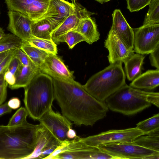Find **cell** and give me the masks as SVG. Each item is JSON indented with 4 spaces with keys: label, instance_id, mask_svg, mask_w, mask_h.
I'll use <instances>...</instances> for the list:
<instances>
[{
    "label": "cell",
    "instance_id": "6da1fadb",
    "mask_svg": "<svg viewBox=\"0 0 159 159\" xmlns=\"http://www.w3.org/2000/svg\"><path fill=\"white\" fill-rule=\"evenodd\" d=\"M55 99L64 116L76 125L92 126L106 115L108 108L75 81L52 78Z\"/></svg>",
    "mask_w": 159,
    "mask_h": 159
},
{
    "label": "cell",
    "instance_id": "7a4b0ae2",
    "mask_svg": "<svg viewBox=\"0 0 159 159\" xmlns=\"http://www.w3.org/2000/svg\"><path fill=\"white\" fill-rule=\"evenodd\" d=\"M42 125L27 120L15 126L0 125V159H25L35 150Z\"/></svg>",
    "mask_w": 159,
    "mask_h": 159
},
{
    "label": "cell",
    "instance_id": "3957f363",
    "mask_svg": "<svg viewBox=\"0 0 159 159\" xmlns=\"http://www.w3.org/2000/svg\"><path fill=\"white\" fill-rule=\"evenodd\" d=\"M105 102L111 111L131 115L150 107L152 104L159 107V93L142 90L125 84Z\"/></svg>",
    "mask_w": 159,
    "mask_h": 159
},
{
    "label": "cell",
    "instance_id": "277c9868",
    "mask_svg": "<svg viewBox=\"0 0 159 159\" xmlns=\"http://www.w3.org/2000/svg\"><path fill=\"white\" fill-rule=\"evenodd\" d=\"M24 89L25 107L31 118L38 120L52 108L55 99L53 79L40 72Z\"/></svg>",
    "mask_w": 159,
    "mask_h": 159
},
{
    "label": "cell",
    "instance_id": "5b68a950",
    "mask_svg": "<svg viewBox=\"0 0 159 159\" xmlns=\"http://www.w3.org/2000/svg\"><path fill=\"white\" fill-rule=\"evenodd\" d=\"M122 63L110 64L103 70L91 76L83 86L98 100L106 99L125 84V75Z\"/></svg>",
    "mask_w": 159,
    "mask_h": 159
},
{
    "label": "cell",
    "instance_id": "8992f818",
    "mask_svg": "<svg viewBox=\"0 0 159 159\" xmlns=\"http://www.w3.org/2000/svg\"><path fill=\"white\" fill-rule=\"evenodd\" d=\"M67 141L66 150L57 156L54 159H116L98 147L86 144L79 136H77L73 139Z\"/></svg>",
    "mask_w": 159,
    "mask_h": 159
},
{
    "label": "cell",
    "instance_id": "52a82bcc",
    "mask_svg": "<svg viewBox=\"0 0 159 159\" xmlns=\"http://www.w3.org/2000/svg\"><path fill=\"white\" fill-rule=\"evenodd\" d=\"M148 133L136 127L120 130H111L98 134L82 138L86 144L93 146L115 143H132L137 137Z\"/></svg>",
    "mask_w": 159,
    "mask_h": 159
},
{
    "label": "cell",
    "instance_id": "ba28073f",
    "mask_svg": "<svg viewBox=\"0 0 159 159\" xmlns=\"http://www.w3.org/2000/svg\"><path fill=\"white\" fill-rule=\"evenodd\" d=\"M133 30V49L137 53L150 54L159 45V24L143 25Z\"/></svg>",
    "mask_w": 159,
    "mask_h": 159
},
{
    "label": "cell",
    "instance_id": "9c48e42d",
    "mask_svg": "<svg viewBox=\"0 0 159 159\" xmlns=\"http://www.w3.org/2000/svg\"><path fill=\"white\" fill-rule=\"evenodd\" d=\"M97 147L117 159H142L151 155L159 154V152L146 148L133 142L111 143Z\"/></svg>",
    "mask_w": 159,
    "mask_h": 159
},
{
    "label": "cell",
    "instance_id": "30bf717a",
    "mask_svg": "<svg viewBox=\"0 0 159 159\" xmlns=\"http://www.w3.org/2000/svg\"><path fill=\"white\" fill-rule=\"evenodd\" d=\"M38 120L61 142L70 140L67 137V133L68 130L72 128L73 124L63 115L55 112L51 108Z\"/></svg>",
    "mask_w": 159,
    "mask_h": 159
},
{
    "label": "cell",
    "instance_id": "8fae6325",
    "mask_svg": "<svg viewBox=\"0 0 159 159\" xmlns=\"http://www.w3.org/2000/svg\"><path fill=\"white\" fill-rule=\"evenodd\" d=\"M49 0H5L9 10L20 12L32 21L40 18L46 12Z\"/></svg>",
    "mask_w": 159,
    "mask_h": 159
},
{
    "label": "cell",
    "instance_id": "7c38bea8",
    "mask_svg": "<svg viewBox=\"0 0 159 159\" xmlns=\"http://www.w3.org/2000/svg\"><path fill=\"white\" fill-rule=\"evenodd\" d=\"M74 11L73 2L70 3L65 0H49L46 12L39 19L47 20L54 30Z\"/></svg>",
    "mask_w": 159,
    "mask_h": 159
},
{
    "label": "cell",
    "instance_id": "4fadbf2b",
    "mask_svg": "<svg viewBox=\"0 0 159 159\" xmlns=\"http://www.w3.org/2000/svg\"><path fill=\"white\" fill-rule=\"evenodd\" d=\"M75 11L52 32V40L56 44H59L61 37L68 32L74 30L82 19L90 17L93 13L75 1L73 2Z\"/></svg>",
    "mask_w": 159,
    "mask_h": 159
},
{
    "label": "cell",
    "instance_id": "5bb4252c",
    "mask_svg": "<svg viewBox=\"0 0 159 159\" xmlns=\"http://www.w3.org/2000/svg\"><path fill=\"white\" fill-rule=\"evenodd\" d=\"M61 143L43 125L39 130L35 150L25 159H44L52 153Z\"/></svg>",
    "mask_w": 159,
    "mask_h": 159
},
{
    "label": "cell",
    "instance_id": "9a60e30c",
    "mask_svg": "<svg viewBox=\"0 0 159 159\" xmlns=\"http://www.w3.org/2000/svg\"><path fill=\"white\" fill-rule=\"evenodd\" d=\"M41 72L52 78L70 81L74 80L73 72L70 71L57 55L49 53L39 67Z\"/></svg>",
    "mask_w": 159,
    "mask_h": 159
},
{
    "label": "cell",
    "instance_id": "2e32d148",
    "mask_svg": "<svg viewBox=\"0 0 159 159\" xmlns=\"http://www.w3.org/2000/svg\"><path fill=\"white\" fill-rule=\"evenodd\" d=\"M104 46L109 52L107 57L110 64L117 62L122 63L134 52V50L128 49L111 30L104 42Z\"/></svg>",
    "mask_w": 159,
    "mask_h": 159
},
{
    "label": "cell",
    "instance_id": "e0dca14e",
    "mask_svg": "<svg viewBox=\"0 0 159 159\" xmlns=\"http://www.w3.org/2000/svg\"><path fill=\"white\" fill-rule=\"evenodd\" d=\"M9 22L7 27L11 32L23 41H26L33 35L32 33V21L26 16L15 11L7 12Z\"/></svg>",
    "mask_w": 159,
    "mask_h": 159
},
{
    "label": "cell",
    "instance_id": "ac0fdd59",
    "mask_svg": "<svg viewBox=\"0 0 159 159\" xmlns=\"http://www.w3.org/2000/svg\"><path fill=\"white\" fill-rule=\"evenodd\" d=\"M112 24L111 29L129 49L134 48V33L120 9H115L112 15Z\"/></svg>",
    "mask_w": 159,
    "mask_h": 159
},
{
    "label": "cell",
    "instance_id": "d6986e66",
    "mask_svg": "<svg viewBox=\"0 0 159 159\" xmlns=\"http://www.w3.org/2000/svg\"><path fill=\"white\" fill-rule=\"evenodd\" d=\"M40 72L39 67L35 65L24 66L21 64L14 74L16 79L15 84L9 87L13 90L24 88Z\"/></svg>",
    "mask_w": 159,
    "mask_h": 159
},
{
    "label": "cell",
    "instance_id": "ffe728a7",
    "mask_svg": "<svg viewBox=\"0 0 159 159\" xmlns=\"http://www.w3.org/2000/svg\"><path fill=\"white\" fill-rule=\"evenodd\" d=\"M159 85V70H148L141 74L130 83L129 85L135 89L152 90Z\"/></svg>",
    "mask_w": 159,
    "mask_h": 159
},
{
    "label": "cell",
    "instance_id": "44dd1931",
    "mask_svg": "<svg viewBox=\"0 0 159 159\" xmlns=\"http://www.w3.org/2000/svg\"><path fill=\"white\" fill-rule=\"evenodd\" d=\"M81 34L86 39V42L89 44L97 41L100 38L95 21L90 17L83 18L74 30Z\"/></svg>",
    "mask_w": 159,
    "mask_h": 159
},
{
    "label": "cell",
    "instance_id": "7402d4cb",
    "mask_svg": "<svg viewBox=\"0 0 159 159\" xmlns=\"http://www.w3.org/2000/svg\"><path fill=\"white\" fill-rule=\"evenodd\" d=\"M145 57L144 55L134 53L123 62L129 80L133 81L141 74Z\"/></svg>",
    "mask_w": 159,
    "mask_h": 159
},
{
    "label": "cell",
    "instance_id": "603a6c76",
    "mask_svg": "<svg viewBox=\"0 0 159 159\" xmlns=\"http://www.w3.org/2000/svg\"><path fill=\"white\" fill-rule=\"evenodd\" d=\"M31 29L33 36L39 38L52 40L51 35L54 29L46 19H40L32 21Z\"/></svg>",
    "mask_w": 159,
    "mask_h": 159
},
{
    "label": "cell",
    "instance_id": "cb8c5ba5",
    "mask_svg": "<svg viewBox=\"0 0 159 159\" xmlns=\"http://www.w3.org/2000/svg\"><path fill=\"white\" fill-rule=\"evenodd\" d=\"M146 135L137 137L133 143L146 148L159 152V128L148 133Z\"/></svg>",
    "mask_w": 159,
    "mask_h": 159
},
{
    "label": "cell",
    "instance_id": "d4e9b609",
    "mask_svg": "<svg viewBox=\"0 0 159 159\" xmlns=\"http://www.w3.org/2000/svg\"><path fill=\"white\" fill-rule=\"evenodd\" d=\"M23 42V44L34 47L48 53L55 55L57 53V44L52 40L39 38L33 36L26 41Z\"/></svg>",
    "mask_w": 159,
    "mask_h": 159
},
{
    "label": "cell",
    "instance_id": "484cf974",
    "mask_svg": "<svg viewBox=\"0 0 159 159\" xmlns=\"http://www.w3.org/2000/svg\"><path fill=\"white\" fill-rule=\"evenodd\" d=\"M20 48L27 55L35 65L39 67L49 53L42 49L23 43Z\"/></svg>",
    "mask_w": 159,
    "mask_h": 159
},
{
    "label": "cell",
    "instance_id": "4316f807",
    "mask_svg": "<svg viewBox=\"0 0 159 159\" xmlns=\"http://www.w3.org/2000/svg\"><path fill=\"white\" fill-rule=\"evenodd\" d=\"M21 39L12 34H6L0 40V53L11 49L19 48L23 44Z\"/></svg>",
    "mask_w": 159,
    "mask_h": 159
},
{
    "label": "cell",
    "instance_id": "83f0119b",
    "mask_svg": "<svg viewBox=\"0 0 159 159\" xmlns=\"http://www.w3.org/2000/svg\"><path fill=\"white\" fill-rule=\"evenodd\" d=\"M148 5L149 8L145 16L143 25L159 24V0H152Z\"/></svg>",
    "mask_w": 159,
    "mask_h": 159
},
{
    "label": "cell",
    "instance_id": "f1b7e54d",
    "mask_svg": "<svg viewBox=\"0 0 159 159\" xmlns=\"http://www.w3.org/2000/svg\"><path fill=\"white\" fill-rule=\"evenodd\" d=\"M136 127L139 130L148 133L159 128V113L140 121L136 124Z\"/></svg>",
    "mask_w": 159,
    "mask_h": 159
},
{
    "label": "cell",
    "instance_id": "f546056e",
    "mask_svg": "<svg viewBox=\"0 0 159 159\" xmlns=\"http://www.w3.org/2000/svg\"><path fill=\"white\" fill-rule=\"evenodd\" d=\"M84 41L86 42V39L81 34L72 30L64 34L60 39V42L66 43L69 48L71 49L77 44Z\"/></svg>",
    "mask_w": 159,
    "mask_h": 159
},
{
    "label": "cell",
    "instance_id": "4dcf8cb0",
    "mask_svg": "<svg viewBox=\"0 0 159 159\" xmlns=\"http://www.w3.org/2000/svg\"><path fill=\"white\" fill-rule=\"evenodd\" d=\"M29 114L25 108L21 107L12 116L7 125L13 126L20 125L26 120Z\"/></svg>",
    "mask_w": 159,
    "mask_h": 159
},
{
    "label": "cell",
    "instance_id": "1f68e13d",
    "mask_svg": "<svg viewBox=\"0 0 159 159\" xmlns=\"http://www.w3.org/2000/svg\"><path fill=\"white\" fill-rule=\"evenodd\" d=\"M152 0H126L127 8L130 12L138 11L148 5Z\"/></svg>",
    "mask_w": 159,
    "mask_h": 159
},
{
    "label": "cell",
    "instance_id": "d6a6232c",
    "mask_svg": "<svg viewBox=\"0 0 159 159\" xmlns=\"http://www.w3.org/2000/svg\"><path fill=\"white\" fill-rule=\"evenodd\" d=\"M6 71L0 74V106L5 101L7 95V88L8 84L4 79Z\"/></svg>",
    "mask_w": 159,
    "mask_h": 159
},
{
    "label": "cell",
    "instance_id": "836d02e7",
    "mask_svg": "<svg viewBox=\"0 0 159 159\" xmlns=\"http://www.w3.org/2000/svg\"><path fill=\"white\" fill-rule=\"evenodd\" d=\"M17 48L12 49L9 51L7 56L0 64V74L7 70L9 64L15 54Z\"/></svg>",
    "mask_w": 159,
    "mask_h": 159
},
{
    "label": "cell",
    "instance_id": "e575fe53",
    "mask_svg": "<svg viewBox=\"0 0 159 159\" xmlns=\"http://www.w3.org/2000/svg\"><path fill=\"white\" fill-rule=\"evenodd\" d=\"M15 55L22 65L24 66L35 65L27 55L20 48L17 49Z\"/></svg>",
    "mask_w": 159,
    "mask_h": 159
},
{
    "label": "cell",
    "instance_id": "d590c367",
    "mask_svg": "<svg viewBox=\"0 0 159 159\" xmlns=\"http://www.w3.org/2000/svg\"><path fill=\"white\" fill-rule=\"evenodd\" d=\"M150 54L149 59L151 65L159 70V45Z\"/></svg>",
    "mask_w": 159,
    "mask_h": 159
},
{
    "label": "cell",
    "instance_id": "8d00e7d4",
    "mask_svg": "<svg viewBox=\"0 0 159 159\" xmlns=\"http://www.w3.org/2000/svg\"><path fill=\"white\" fill-rule=\"evenodd\" d=\"M21 64V63L15 54L9 64L7 70H9L14 75L17 70Z\"/></svg>",
    "mask_w": 159,
    "mask_h": 159
},
{
    "label": "cell",
    "instance_id": "74e56055",
    "mask_svg": "<svg viewBox=\"0 0 159 159\" xmlns=\"http://www.w3.org/2000/svg\"><path fill=\"white\" fill-rule=\"evenodd\" d=\"M4 79L9 86L14 84L16 82V79L15 75L8 70H7L4 74Z\"/></svg>",
    "mask_w": 159,
    "mask_h": 159
},
{
    "label": "cell",
    "instance_id": "f35d334b",
    "mask_svg": "<svg viewBox=\"0 0 159 159\" xmlns=\"http://www.w3.org/2000/svg\"><path fill=\"white\" fill-rule=\"evenodd\" d=\"M8 106L11 108L15 109L19 108L20 105V101L17 98H13L7 102Z\"/></svg>",
    "mask_w": 159,
    "mask_h": 159
},
{
    "label": "cell",
    "instance_id": "ab89813d",
    "mask_svg": "<svg viewBox=\"0 0 159 159\" xmlns=\"http://www.w3.org/2000/svg\"><path fill=\"white\" fill-rule=\"evenodd\" d=\"M12 109L8 106L7 102L2 104L0 106V116L5 113L11 112Z\"/></svg>",
    "mask_w": 159,
    "mask_h": 159
},
{
    "label": "cell",
    "instance_id": "60d3db41",
    "mask_svg": "<svg viewBox=\"0 0 159 159\" xmlns=\"http://www.w3.org/2000/svg\"><path fill=\"white\" fill-rule=\"evenodd\" d=\"M67 136L69 139H73L77 136L76 132L74 130L71 128L68 130Z\"/></svg>",
    "mask_w": 159,
    "mask_h": 159
},
{
    "label": "cell",
    "instance_id": "b9f144b4",
    "mask_svg": "<svg viewBox=\"0 0 159 159\" xmlns=\"http://www.w3.org/2000/svg\"><path fill=\"white\" fill-rule=\"evenodd\" d=\"M9 51H5L0 53V64L7 56Z\"/></svg>",
    "mask_w": 159,
    "mask_h": 159
},
{
    "label": "cell",
    "instance_id": "7bdbcfd3",
    "mask_svg": "<svg viewBox=\"0 0 159 159\" xmlns=\"http://www.w3.org/2000/svg\"><path fill=\"white\" fill-rule=\"evenodd\" d=\"M5 34L2 28L0 27V40L4 36Z\"/></svg>",
    "mask_w": 159,
    "mask_h": 159
},
{
    "label": "cell",
    "instance_id": "ee69618b",
    "mask_svg": "<svg viewBox=\"0 0 159 159\" xmlns=\"http://www.w3.org/2000/svg\"><path fill=\"white\" fill-rule=\"evenodd\" d=\"M95 0L98 2H99L101 4H102L104 2H107L108 1H111V0Z\"/></svg>",
    "mask_w": 159,
    "mask_h": 159
},
{
    "label": "cell",
    "instance_id": "f6af8a7d",
    "mask_svg": "<svg viewBox=\"0 0 159 159\" xmlns=\"http://www.w3.org/2000/svg\"><path fill=\"white\" fill-rule=\"evenodd\" d=\"M71 0V1H73V2H75V1L76 0Z\"/></svg>",
    "mask_w": 159,
    "mask_h": 159
},
{
    "label": "cell",
    "instance_id": "bcb514c9",
    "mask_svg": "<svg viewBox=\"0 0 159 159\" xmlns=\"http://www.w3.org/2000/svg\"></svg>",
    "mask_w": 159,
    "mask_h": 159
}]
</instances>
